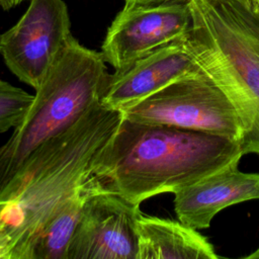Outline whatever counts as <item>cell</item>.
<instances>
[{"mask_svg":"<svg viewBox=\"0 0 259 259\" xmlns=\"http://www.w3.org/2000/svg\"><path fill=\"white\" fill-rule=\"evenodd\" d=\"M121 119L120 110L95 103L37 148L0 188V259H30L45 224L88 178L95 155Z\"/></svg>","mask_w":259,"mask_h":259,"instance_id":"cell-1","label":"cell"},{"mask_svg":"<svg viewBox=\"0 0 259 259\" xmlns=\"http://www.w3.org/2000/svg\"><path fill=\"white\" fill-rule=\"evenodd\" d=\"M239 142L124 118L97 152L90 177L133 203L179 188L242 158Z\"/></svg>","mask_w":259,"mask_h":259,"instance_id":"cell-2","label":"cell"},{"mask_svg":"<svg viewBox=\"0 0 259 259\" xmlns=\"http://www.w3.org/2000/svg\"><path fill=\"white\" fill-rule=\"evenodd\" d=\"M182 37L195 64L234 106L243 155H259V11L254 0H188Z\"/></svg>","mask_w":259,"mask_h":259,"instance_id":"cell-3","label":"cell"},{"mask_svg":"<svg viewBox=\"0 0 259 259\" xmlns=\"http://www.w3.org/2000/svg\"><path fill=\"white\" fill-rule=\"evenodd\" d=\"M107 76L101 53L72 36L35 89L23 119L0 147V188L37 148L67 131L100 101Z\"/></svg>","mask_w":259,"mask_h":259,"instance_id":"cell-4","label":"cell"},{"mask_svg":"<svg viewBox=\"0 0 259 259\" xmlns=\"http://www.w3.org/2000/svg\"><path fill=\"white\" fill-rule=\"evenodd\" d=\"M121 112L124 118L141 123L199 132L239 143L242 137L234 106L201 69Z\"/></svg>","mask_w":259,"mask_h":259,"instance_id":"cell-5","label":"cell"},{"mask_svg":"<svg viewBox=\"0 0 259 259\" xmlns=\"http://www.w3.org/2000/svg\"><path fill=\"white\" fill-rule=\"evenodd\" d=\"M72 36L63 0H30L20 19L0 35V55L11 73L35 90Z\"/></svg>","mask_w":259,"mask_h":259,"instance_id":"cell-6","label":"cell"},{"mask_svg":"<svg viewBox=\"0 0 259 259\" xmlns=\"http://www.w3.org/2000/svg\"><path fill=\"white\" fill-rule=\"evenodd\" d=\"M188 0L126 6L107 28L101 55L121 71L155 50L181 39L190 28Z\"/></svg>","mask_w":259,"mask_h":259,"instance_id":"cell-7","label":"cell"},{"mask_svg":"<svg viewBox=\"0 0 259 259\" xmlns=\"http://www.w3.org/2000/svg\"><path fill=\"white\" fill-rule=\"evenodd\" d=\"M91 190L70 241L67 259H138L137 219L142 212L121 195L97 187Z\"/></svg>","mask_w":259,"mask_h":259,"instance_id":"cell-8","label":"cell"},{"mask_svg":"<svg viewBox=\"0 0 259 259\" xmlns=\"http://www.w3.org/2000/svg\"><path fill=\"white\" fill-rule=\"evenodd\" d=\"M199 69L181 38L155 50L127 68L108 75L100 103L122 111Z\"/></svg>","mask_w":259,"mask_h":259,"instance_id":"cell-9","label":"cell"},{"mask_svg":"<svg viewBox=\"0 0 259 259\" xmlns=\"http://www.w3.org/2000/svg\"><path fill=\"white\" fill-rule=\"evenodd\" d=\"M240 159L179 188L174 192L178 220L195 229H208L224 208L259 199V173L239 170Z\"/></svg>","mask_w":259,"mask_h":259,"instance_id":"cell-10","label":"cell"},{"mask_svg":"<svg viewBox=\"0 0 259 259\" xmlns=\"http://www.w3.org/2000/svg\"><path fill=\"white\" fill-rule=\"evenodd\" d=\"M138 259H218L212 244L183 223L141 212L137 219Z\"/></svg>","mask_w":259,"mask_h":259,"instance_id":"cell-11","label":"cell"},{"mask_svg":"<svg viewBox=\"0 0 259 259\" xmlns=\"http://www.w3.org/2000/svg\"><path fill=\"white\" fill-rule=\"evenodd\" d=\"M91 190L90 175L55 209L36 238L30 259H67V251Z\"/></svg>","mask_w":259,"mask_h":259,"instance_id":"cell-12","label":"cell"},{"mask_svg":"<svg viewBox=\"0 0 259 259\" xmlns=\"http://www.w3.org/2000/svg\"><path fill=\"white\" fill-rule=\"evenodd\" d=\"M33 98L34 95L0 79V134L23 119Z\"/></svg>","mask_w":259,"mask_h":259,"instance_id":"cell-13","label":"cell"},{"mask_svg":"<svg viewBox=\"0 0 259 259\" xmlns=\"http://www.w3.org/2000/svg\"><path fill=\"white\" fill-rule=\"evenodd\" d=\"M177 0H124V5L135 6V5H148V4H157L163 2H170Z\"/></svg>","mask_w":259,"mask_h":259,"instance_id":"cell-14","label":"cell"},{"mask_svg":"<svg viewBox=\"0 0 259 259\" xmlns=\"http://www.w3.org/2000/svg\"><path fill=\"white\" fill-rule=\"evenodd\" d=\"M0 6L4 9V10H8L12 7L11 4V0H0Z\"/></svg>","mask_w":259,"mask_h":259,"instance_id":"cell-15","label":"cell"},{"mask_svg":"<svg viewBox=\"0 0 259 259\" xmlns=\"http://www.w3.org/2000/svg\"><path fill=\"white\" fill-rule=\"evenodd\" d=\"M246 258H251V259H259V248H258L256 251H254V253H252V254L248 255Z\"/></svg>","mask_w":259,"mask_h":259,"instance_id":"cell-16","label":"cell"},{"mask_svg":"<svg viewBox=\"0 0 259 259\" xmlns=\"http://www.w3.org/2000/svg\"><path fill=\"white\" fill-rule=\"evenodd\" d=\"M24 0H11V4H12V7L13 6H16L18 4H20L21 2H23Z\"/></svg>","mask_w":259,"mask_h":259,"instance_id":"cell-17","label":"cell"},{"mask_svg":"<svg viewBox=\"0 0 259 259\" xmlns=\"http://www.w3.org/2000/svg\"><path fill=\"white\" fill-rule=\"evenodd\" d=\"M254 2H255V4H256V5H258V6H259V0H254Z\"/></svg>","mask_w":259,"mask_h":259,"instance_id":"cell-18","label":"cell"},{"mask_svg":"<svg viewBox=\"0 0 259 259\" xmlns=\"http://www.w3.org/2000/svg\"><path fill=\"white\" fill-rule=\"evenodd\" d=\"M254 3H255V2H254ZM255 6H256V8H257V9H258V11H259V6H258V5H256V4H255Z\"/></svg>","mask_w":259,"mask_h":259,"instance_id":"cell-19","label":"cell"}]
</instances>
